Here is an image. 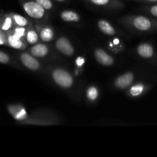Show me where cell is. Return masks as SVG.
<instances>
[{
    "label": "cell",
    "instance_id": "cell-24",
    "mask_svg": "<svg viewBox=\"0 0 157 157\" xmlns=\"http://www.w3.org/2000/svg\"><path fill=\"white\" fill-rule=\"evenodd\" d=\"M11 61V58L6 52L0 51V64H9Z\"/></svg>",
    "mask_w": 157,
    "mask_h": 157
},
{
    "label": "cell",
    "instance_id": "cell-16",
    "mask_svg": "<svg viewBox=\"0 0 157 157\" xmlns=\"http://www.w3.org/2000/svg\"><path fill=\"white\" fill-rule=\"evenodd\" d=\"M98 27L99 30L107 36H113L116 34V30L111 23L104 19H101L98 21Z\"/></svg>",
    "mask_w": 157,
    "mask_h": 157
},
{
    "label": "cell",
    "instance_id": "cell-3",
    "mask_svg": "<svg viewBox=\"0 0 157 157\" xmlns=\"http://www.w3.org/2000/svg\"><path fill=\"white\" fill-rule=\"evenodd\" d=\"M52 78L55 84L62 88H70L74 84L73 76L65 69L58 67L52 71Z\"/></svg>",
    "mask_w": 157,
    "mask_h": 157
},
{
    "label": "cell",
    "instance_id": "cell-2",
    "mask_svg": "<svg viewBox=\"0 0 157 157\" xmlns=\"http://www.w3.org/2000/svg\"><path fill=\"white\" fill-rule=\"evenodd\" d=\"M19 3L28 16L35 20L43 21L48 18V12L35 0H19Z\"/></svg>",
    "mask_w": 157,
    "mask_h": 157
},
{
    "label": "cell",
    "instance_id": "cell-4",
    "mask_svg": "<svg viewBox=\"0 0 157 157\" xmlns=\"http://www.w3.org/2000/svg\"><path fill=\"white\" fill-rule=\"evenodd\" d=\"M7 110L11 116L19 124H25L29 119V113L21 104H9L7 106Z\"/></svg>",
    "mask_w": 157,
    "mask_h": 157
},
{
    "label": "cell",
    "instance_id": "cell-7",
    "mask_svg": "<svg viewBox=\"0 0 157 157\" xmlns=\"http://www.w3.org/2000/svg\"><path fill=\"white\" fill-rule=\"evenodd\" d=\"M134 81V74L133 72H126L117 77L114 81V86L120 90H124L133 84Z\"/></svg>",
    "mask_w": 157,
    "mask_h": 157
},
{
    "label": "cell",
    "instance_id": "cell-26",
    "mask_svg": "<svg viewBox=\"0 0 157 157\" xmlns=\"http://www.w3.org/2000/svg\"><path fill=\"white\" fill-rule=\"evenodd\" d=\"M136 1L143 2L151 3V4H157V0H136Z\"/></svg>",
    "mask_w": 157,
    "mask_h": 157
},
{
    "label": "cell",
    "instance_id": "cell-25",
    "mask_svg": "<svg viewBox=\"0 0 157 157\" xmlns=\"http://www.w3.org/2000/svg\"><path fill=\"white\" fill-rule=\"evenodd\" d=\"M0 44L7 45V33L0 29Z\"/></svg>",
    "mask_w": 157,
    "mask_h": 157
},
{
    "label": "cell",
    "instance_id": "cell-17",
    "mask_svg": "<svg viewBox=\"0 0 157 157\" xmlns=\"http://www.w3.org/2000/svg\"><path fill=\"white\" fill-rule=\"evenodd\" d=\"M39 38V35H38L37 30L34 29L32 25H30L28 27L27 32H26L25 38V41L29 44H35L38 43Z\"/></svg>",
    "mask_w": 157,
    "mask_h": 157
},
{
    "label": "cell",
    "instance_id": "cell-19",
    "mask_svg": "<svg viewBox=\"0 0 157 157\" xmlns=\"http://www.w3.org/2000/svg\"><path fill=\"white\" fill-rule=\"evenodd\" d=\"M10 15L12 16V19H13L15 25L20 26V27H29L31 25L30 21L25 17L22 16V15H19V14L10 12Z\"/></svg>",
    "mask_w": 157,
    "mask_h": 157
},
{
    "label": "cell",
    "instance_id": "cell-23",
    "mask_svg": "<svg viewBox=\"0 0 157 157\" xmlns=\"http://www.w3.org/2000/svg\"><path fill=\"white\" fill-rule=\"evenodd\" d=\"M35 1L39 3L47 11L52 10L54 7V4L52 0H35Z\"/></svg>",
    "mask_w": 157,
    "mask_h": 157
},
{
    "label": "cell",
    "instance_id": "cell-18",
    "mask_svg": "<svg viewBox=\"0 0 157 157\" xmlns=\"http://www.w3.org/2000/svg\"><path fill=\"white\" fill-rule=\"evenodd\" d=\"M61 19L67 22H78L81 17L76 12L72 10H64L60 14Z\"/></svg>",
    "mask_w": 157,
    "mask_h": 157
},
{
    "label": "cell",
    "instance_id": "cell-10",
    "mask_svg": "<svg viewBox=\"0 0 157 157\" xmlns=\"http://www.w3.org/2000/svg\"><path fill=\"white\" fill-rule=\"evenodd\" d=\"M7 33V45L13 48L18 49V50H24L27 47V44L25 40L23 38L16 36L12 31Z\"/></svg>",
    "mask_w": 157,
    "mask_h": 157
},
{
    "label": "cell",
    "instance_id": "cell-27",
    "mask_svg": "<svg viewBox=\"0 0 157 157\" xmlns=\"http://www.w3.org/2000/svg\"><path fill=\"white\" fill-rule=\"evenodd\" d=\"M55 1H57V2H63L66 1V0H55Z\"/></svg>",
    "mask_w": 157,
    "mask_h": 157
},
{
    "label": "cell",
    "instance_id": "cell-11",
    "mask_svg": "<svg viewBox=\"0 0 157 157\" xmlns=\"http://www.w3.org/2000/svg\"><path fill=\"white\" fill-rule=\"evenodd\" d=\"M36 30L39 35L40 39L44 42H50L55 37V31L50 25H37Z\"/></svg>",
    "mask_w": 157,
    "mask_h": 157
},
{
    "label": "cell",
    "instance_id": "cell-14",
    "mask_svg": "<svg viewBox=\"0 0 157 157\" xmlns=\"http://www.w3.org/2000/svg\"><path fill=\"white\" fill-rule=\"evenodd\" d=\"M150 87L144 83H137L136 84H132L129 89L128 94L130 97L133 98H136L140 97L145 94L146 92L148 91Z\"/></svg>",
    "mask_w": 157,
    "mask_h": 157
},
{
    "label": "cell",
    "instance_id": "cell-13",
    "mask_svg": "<svg viewBox=\"0 0 157 157\" xmlns=\"http://www.w3.org/2000/svg\"><path fill=\"white\" fill-rule=\"evenodd\" d=\"M49 48L42 43H36L30 48V54L35 58H44L48 55Z\"/></svg>",
    "mask_w": 157,
    "mask_h": 157
},
{
    "label": "cell",
    "instance_id": "cell-28",
    "mask_svg": "<svg viewBox=\"0 0 157 157\" xmlns=\"http://www.w3.org/2000/svg\"></svg>",
    "mask_w": 157,
    "mask_h": 157
},
{
    "label": "cell",
    "instance_id": "cell-1",
    "mask_svg": "<svg viewBox=\"0 0 157 157\" xmlns=\"http://www.w3.org/2000/svg\"><path fill=\"white\" fill-rule=\"evenodd\" d=\"M121 24L140 32H153L157 31V18L145 15H125L120 19Z\"/></svg>",
    "mask_w": 157,
    "mask_h": 157
},
{
    "label": "cell",
    "instance_id": "cell-5",
    "mask_svg": "<svg viewBox=\"0 0 157 157\" xmlns=\"http://www.w3.org/2000/svg\"><path fill=\"white\" fill-rule=\"evenodd\" d=\"M55 47L59 52L65 56H72L75 54V48L69 41L68 38L65 37H60L55 42Z\"/></svg>",
    "mask_w": 157,
    "mask_h": 157
},
{
    "label": "cell",
    "instance_id": "cell-15",
    "mask_svg": "<svg viewBox=\"0 0 157 157\" xmlns=\"http://www.w3.org/2000/svg\"><path fill=\"white\" fill-rule=\"evenodd\" d=\"M15 26V23L10 13L0 15V29L2 31L5 32H9L12 31Z\"/></svg>",
    "mask_w": 157,
    "mask_h": 157
},
{
    "label": "cell",
    "instance_id": "cell-20",
    "mask_svg": "<svg viewBox=\"0 0 157 157\" xmlns=\"http://www.w3.org/2000/svg\"><path fill=\"white\" fill-rule=\"evenodd\" d=\"M87 98L89 101H94L98 99V95H99V91H98V89L97 88L94 86H90L87 88Z\"/></svg>",
    "mask_w": 157,
    "mask_h": 157
},
{
    "label": "cell",
    "instance_id": "cell-8",
    "mask_svg": "<svg viewBox=\"0 0 157 157\" xmlns=\"http://www.w3.org/2000/svg\"><path fill=\"white\" fill-rule=\"evenodd\" d=\"M136 52L140 57L144 59H154L156 56L154 47L148 42L140 44L136 48Z\"/></svg>",
    "mask_w": 157,
    "mask_h": 157
},
{
    "label": "cell",
    "instance_id": "cell-6",
    "mask_svg": "<svg viewBox=\"0 0 157 157\" xmlns=\"http://www.w3.org/2000/svg\"><path fill=\"white\" fill-rule=\"evenodd\" d=\"M19 59L21 64L28 68L29 70L33 71H36L40 68L41 65L38 60L36 59L35 56L32 55V54L27 53V52H24V53L20 54Z\"/></svg>",
    "mask_w": 157,
    "mask_h": 157
},
{
    "label": "cell",
    "instance_id": "cell-9",
    "mask_svg": "<svg viewBox=\"0 0 157 157\" xmlns=\"http://www.w3.org/2000/svg\"><path fill=\"white\" fill-rule=\"evenodd\" d=\"M96 61L100 64L104 66H112L114 64V59L110 55H109L106 51L102 48H96L94 52Z\"/></svg>",
    "mask_w": 157,
    "mask_h": 157
},
{
    "label": "cell",
    "instance_id": "cell-22",
    "mask_svg": "<svg viewBox=\"0 0 157 157\" xmlns=\"http://www.w3.org/2000/svg\"><path fill=\"white\" fill-rule=\"evenodd\" d=\"M144 11L151 16L157 18V4L150 5V6H144Z\"/></svg>",
    "mask_w": 157,
    "mask_h": 157
},
{
    "label": "cell",
    "instance_id": "cell-12",
    "mask_svg": "<svg viewBox=\"0 0 157 157\" xmlns=\"http://www.w3.org/2000/svg\"><path fill=\"white\" fill-rule=\"evenodd\" d=\"M94 6L108 9H122L124 4L121 0H86Z\"/></svg>",
    "mask_w": 157,
    "mask_h": 157
},
{
    "label": "cell",
    "instance_id": "cell-21",
    "mask_svg": "<svg viewBox=\"0 0 157 157\" xmlns=\"http://www.w3.org/2000/svg\"><path fill=\"white\" fill-rule=\"evenodd\" d=\"M27 29L28 27H20V26L15 25V27H14V29L12 30V32H13V34H15L16 36L25 39V38L26 32H27Z\"/></svg>",
    "mask_w": 157,
    "mask_h": 157
}]
</instances>
